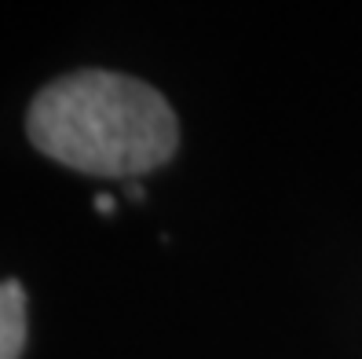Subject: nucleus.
Here are the masks:
<instances>
[{
	"label": "nucleus",
	"instance_id": "f03ea898",
	"mask_svg": "<svg viewBox=\"0 0 362 359\" xmlns=\"http://www.w3.org/2000/svg\"><path fill=\"white\" fill-rule=\"evenodd\" d=\"M26 348V290L15 279L0 283V359H18Z\"/></svg>",
	"mask_w": 362,
	"mask_h": 359
},
{
	"label": "nucleus",
	"instance_id": "7ed1b4c3",
	"mask_svg": "<svg viewBox=\"0 0 362 359\" xmlns=\"http://www.w3.org/2000/svg\"><path fill=\"white\" fill-rule=\"evenodd\" d=\"M95 209H99V213H110V209H114V198L99 195V198H95Z\"/></svg>",
	"mask_w": 362,
	"mask_h": 359
},
{
	"label": "nucleus",
	"instance_id": "f257e3e1",
	"mask_svg": "<svg viewBox=\"0 0 362 359\" xmlns=\"http://www.w3.org/2000/svg\"><path fill=\"white\" fill-rule=\"evenodd\" d=\"M26 129L40 154L88 176L151 173L180 139L165 96L110 70H77L40 89Z\"/></svg>",
	"mask_w": 362,
	"mask_h": 359
}]
</instances>
